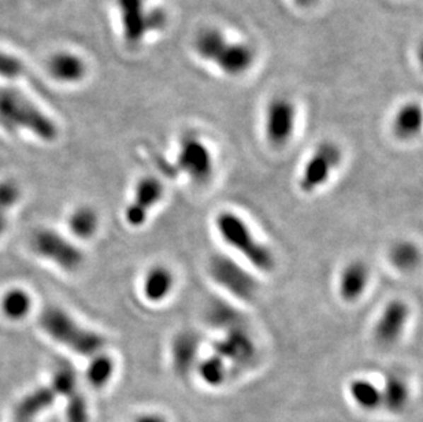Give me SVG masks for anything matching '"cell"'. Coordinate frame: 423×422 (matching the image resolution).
Returning <instances> with one entry per match:
<instances>
[{"label":"cell","instance_id":"cell-1","mask_svg":"<svg viewBox=\"0 0 423 422\" xmlns=\"http://www.w3.org/2000/svg\"><path fill=\"white\" fill-rule=\"evenodd\" d=\"M0 127L8 133L28 132L42 143L59 136L57 122L17 85L0 84Z\"/></svg>","mask_w":423,"mask_h":422},{"label":"cell","instance_id":"cell-2","mask_svg":"<svg viewBox=\"0 0 423 422\" xmlns=\"http://www.w3.org/2000/svg\"><path fill=\"white\" fill-rule=\"evenodd\" d=\"M214 228L222 243L236 253L255 273L270 275L277 268L275 253L269 244L260 240L250 222L238 212L219 211L214 219Z\"/></svg>","mask_w":423,"mask_h":422},{"label":"cell","instance_id":"cell-3","mask_svg":"<svg viewBox=\"0 0 423 422\" xmlns=\"http://www.w3.org/2000/svg\"><path fill=\"white\" fill-rule=\"evenodd\" d=\"M39 325L48 338L80 357L91 358L106 347V338L100 332L83 326L74 316L55 304L42 309Z\"/></svg>","mask_w":423,"mask_h":422},{"label":"cell","instance_id":"cell-4","mask_svg":"<svg viewBox=\"0 0 423 422\" xmlns=\"http://www.w3.org/2000/svg\"><path fill=\"white\" fill-rule=\"evenodd\" d=\"M212 283L237 302L251 303L260 290V283L253 269L244 262L224 253H212L207 263Z\"/></svg>","mask_w":423,"mask_h":422},{"label":"cell","instance_id":"cell-5","mask_svg":"<svg viewBox=\"0 0 423 422\" xmlns=\"http://www.w3.org/2000/svg\"><path fill=\"white\" fill-rule=\"evenodd\" d=\"M344 159L342 149L332 140H323L304 162L297 178V188L303 195H314L326 187L340 169Z\"/></svg>","mask_w":423,"mask_h":422},{"label":"cell","instance_id":"cell-6","mask_svg":"<svg viewBox=\"0 0 423 422\" xmlns=\"http://www.w3.org/2000/svg\"><path fill=\"white\" fill-rule=\"evenodd\" d=\"M147 3L149 0H115L122 36L127 44H140L149 33L166 26V13L162 8L147 7Z\"/></svg>","mask_w":423,"mask_h":422},{"label":"cell","instance_id":"cell-7","mask_svg":"<svg viewBox=\"0 0 423 422\" xmlns=\"http://www.w3.org/2000/svg\"><path fill=\"white\" fill-rule=\"evenodd\" d=\"M175 170L197 187L212 183L215 173V158L212 148L196 133L181 137L175 154Z\"/></svg>","mask_w":423,"mask_h":422},{"label":"cell","instance_id":"cell-8","mask_svg":"<svg viewBox=\"0 0 423 422\" xmlns=\"http://www.w3.org/2000/svg\"><path fill=\"white\" fill-rule=\"evenodd\" d=\"M32 251L42 259L54 263L66 273H76L84 265L81 249L54 229H37L30 237Z\"/></svg>","mask_w":423,"mask_h":422},{"label":"cell","instance_id":"cell-9","mask_svg":"<svg viewBox=\"0 0 423 422\" xmlns=\"http://www.w3.org/2000/svg\"><path fill=\"white\" fill-rule=\"evenodd\" d=\"M297 125L296 105L286 96H275L265 108L263 132L267 143L285 147L295 135Z\"/></svg>","mask_w":423,"mask_h":422},{"label":"cell","instance_id":"cell-10","mask_svg":"<svg viewBox=\"0 0 423 422\" xmlns=\"http://www.w3.org/2000/svg\"><path fill=\"white\" fill-rule=\"evenodd\" d=\"M411 306L404 299H389L373 325V340L381 348H392L402 340L411 318Z\"/></svg>","mask_w":423,"mask_h":422},{"label":"cell","instance_id":"cell-11","mask_svg":"<svg viewBox=\"0 0 423 422\" xmlns=\"http://www.w3.org/2000/svg\"><path fill=\"white\" fill-rule=\"evenodd\" d=\"M44 70L55 84L76 86L83 84L88 77L89 64L80 52L71 48H59L47 57Z\"/></svg>","mask_w":423,"mask_h":422},{"label":"cell","instance_id":"cell-12","mask_svg":"<svg viewBox=\"0 0 423 422\" xmlns=\"http://www.w3.org/2000/svg\"><path fill=\"white\" fill-rule=\"evenodd\" d=\"M212 353L225 359L231 367H247L257 357V347L247 326H244L228 331L222 338H216L212 343Z\"/></svg>","mask_w":423,"mask_h":422},{"label":"cell","instance_id":"cell-13","mask_svg":"<svg viewBox=\"0 0 423 422\" xmlns=\"http://www.w3.org/2000/svg\"><path fill=\"white\" fill-rule=\"evenodd\" d=\"M371 266L364 259H351L340 270L337 277V295L341 302L355 304L366 295L371 284Z\"/></svg>","mask_w":423,"mask_h":422},{"label":"cell","instance_id":"cell-14","mask_svg":"<svg viewBox=\"0 0 423 422\" xmlns=\"http://www.w3.org/2000/svg\"><path fill=\"white\" fill-rule=\"evenodd\" d=\"M202 343V335L195 329H182L173 336L170 343V359L175 375L187 377L193 373L200 359Z\"/></svg>","mask_w":423,"mask_h":422},{"label":"cell","instance_id":"cell-15","mask_svg":"<svg viewBox=\"0 0 423 422\" xmlns=\"http://www.w3.org/2000/svg\"><path fill=\"white\" fill-rule=\"evenodd\" d=\"M177 284L174 270L168 265L149 266L141 280V294L151 304L165 303L173 295Z\"/></svg>","mask_w":423,"mask_h":422},{"label":"cell","instance_id":"cell-16","mask_svg":"<svg viewBox=\"0 0 423 422\" xmlns=\"http://www.w3.org/2000/svg\"><path fill=\"white\" fill-rule=\"evenodd\" d=\"M254 62L255 51L251 45L229 40L212 64L229 77H238L245 74Z\"/></svg>","mask_w":423,"mask_h":422},{"label":"cell","instance_id":"cell-17","mask_svg":"<svg viewBox=\"0 0 423 422\" xmlns=\"http://www.w3.org/2000/svg\"><path fill=\"white\" fill-rule=\"evenodd\" d=\"M207 324L222 333L236 328L245 326V316L231 302L224 299H212L204 310Z\"/></svg>","mask_w":423,"mask_h":422},{"label":"cell","instance_id":"cell-18","mask_svg":"<svg viewBox=\"0 0 423 422\" xmlns=\"http://www.w3.org/2000/svg\"><path fill=\"white\" fill-rule=\"evenodd\" d=\"M382 407L393 416L402 414L411 401V388L402 375L389 373L381 385Z\"/></svg>","mask_w":423,"mask_h":422},{"label":"cell","instance_id":"cell-19","mask_svg":"<svg viewBox=\"0 0 423 422\" xmlns=\"http://www.w3.org/2000/svg\"><path fill=\"white\" fill-rule=\"evenodd\" d=\"M422 124V107L415 102H410L396 111L392 121V132L396 139L411 142L419 136Z\"/></svg>","mask_w":423,"mask_h":422},{"label":"cell","instance_id":"cell-20","mask_svg":"<svg viewBox=\"0 0 423 422\" xmlns=\"http://www.w3.org/2000/svg\"><path fill=\"white\" fill-rule=\"evenodd\" d=\"M165 195L166 188L163 181L156 176L146 174L136 181L130 203L151 214V211L162 203Z\"/></svg>","mask_w":423,"mask_h":422},{"label":"cell","instance_id":"cell-21","mask_svg":"<svg viewBox=\"0 0 423 422\" xmlns=\"http://www.w3.org/2000/svg\"><path fill=\"white\" fill-rule=\"evenodd\" d=\"M57 401V395L50 387H40L25 395L14 407L13 418L36 421V418Z\"/></svg>","mask_w":423,"mask_h":422},{"label":"cell","instance_id":"cell-22","mask_svg":"<svg viewBox=\"0 0 423 422\" xmlns=\"http://www.w3.org/2000/svg\"><path fill=\"white\" fill-rule=\"evenodd\" d=\"M348 395L354 404L367 413L382 409L381 385L367 377H355L348 382Z\"/></svg>","mask_w":423,"mask_h":422},{"label":"cell","instance_id":"cell-23","mask_svg":"<svg viewBox=\"0 0 423 422\" xmlns=\"http://www.w3.org/2000/svg\"><path fill=\"white\" fill-rule=\"evenodd\" d=\"M388 261L396 272L402 275H410L419 268L421 249L412 240H398L389 247Z\"/></svg>","mask_w":423,"mask_h":422},{"label":"cell","instance_id":"cell-24","mask_svg":"<svg viewBox=\"0 0 423 422\" xmlns=\"http://www.w3.org/2000/svg\"><path fill=\"white\" fill-rule=\"evenodd\" d=\"M231 366L225 359L212 353L210 355L200 357L193 373L207 388H221L229 380Z\"/></svg>","mask_w":423,"mask_h":422},{"label":"cell","instance_id":"cell-25","mask_svg":"<svg viewBox=\"0 0 423 422\" xmlns=\"http://www.w3.org/2000/svg\"><path fill=\"white\" fill-rule=\"evenodd\" d=\"M100 227V217L91 206H79L69 214L67 229L79 240H91L96 236Z\"/></svg>","mask_w":423,"mask_h":422},{"label":"cell","instance_id":"cell-26","mask_svg":"<svg viewBox=\"0 0 423 422\" xmlns=\"http://www.w3.org/2000/svg\"><path fill=\"white\" fill-rule=\"evenodd\" d=\"M33 299L23 288H10L0 297V312L4 318L18 322L30 314Z\"/></svg>","mask_w":423,"mask_h":422},{"label":"cell","instance_id":"cell-27","mask_svg":"<svg viewBox=\"0 0 423 422\" xmlns=\"http://www.w3.org/2000/svg\"><path fill=\"white\" fill-rule=\"evenodd\" d=\"M228 42L229 39L222 30L216 28H206L196 35L193 50L202 61L212 64Z\"/></svg>","mask_w":423,"mask_h":422},{"label":"cell","instance_id":"cell-28","mask_svg":"<svg viewBox=\"0 0 423 422\" xmlns=\"http://www.w3.org/2000/svg\"><path fill=\"white\" fill-rule=\"evenodd\" d=\"M115 370V359L102 351L89 358L86 367V380L93 389H102L112 380Z\"/></svg>","mask_w":423,"mask_h":422},{"label":"cell","instance_id":"cell-29","mask_svg":"<svg viewBox=\"0 0 423 422\" xmlns=\"http://www.w3.org/2000/svg\"><path fill=\"white\" fill-rule=\"evenodd\" d=\"M50 388L54 391L57 398H70L73 394L79 391V379L76 369L69 362L61 360L58 365H55L52 370Z\"/></svg>","mask_w":423,"mask_h":422},{"label":"cell","instance_id":"cell-30","mask_svg":"<svg viewBox=\"0 0 423 422\" xmlns=\"http://www.w3.org/2000/svg\"><path fill=\"white\" fill-rule=\"evenodd\" d=\"M25 73V64L16 54L0 47V80L13 84Z\"/></svg>","mask_w":423,"mask_h":422},{"label":"cell","instance_id":"cell-31","mask_svg":"<svg viewBox=\"0 0 423 422\" xmlns=\"http://www.w3.org/2000/svg\"><path fill=\"white\" fill-rule=\"evenodd\" d=\"M22 190L17 181L1 180L0 181V211L8 212L21 200Z\"/></svg>","mask_w":423,"mask_h":422},{"label":"cell","instance_id":"cell-32","mask_svg":"<svg viewBox=\"0 0 423 422\" xmlns=\"http://www.w3.org/2000/svg\"><path fill=\"white\" fill-rule=\"evenodd\" d=\"M66 418L67 422H88L89 421V411L88 403L84 395L77 391L70 398L66 399Z\"/></svg>","mask_w":423,"mask_h":422},{"label":"cell","instance_id":"cell-33","mask_svg":"<svg viewBox=\"0 0 423 422\" xmlns=\"http://www.w3.org/2000/svg\"><path fill=\"white\" fill-rule=\"evenodd\" d=\"M133 422H168V420L159 413H146L139 416Z\"/></svg>","mask_w":423,"mask_h":422},{"label":"cell","instance_id":"cell-34","mask_svg":"<svg viewBox=\"0 0 423 422\" xmlns=\"http://www.w3.org/2000/svg\"><path fill=\"white\" fill-rule=\"evenodd\" d=\"M7 225H8V218H7V214L0 211V236H1V234L4 233V231L7 229Z\"/></svg>","mask_w":423,"mask_h":422},{"label":"cell","instance_id":"cell-35","mask_svg":"<svg viewBox=\"0 0 423 422\" xmlns=\"http://www.w3.org/2000/svg\"><path fill=\"white\" fill-rule=\"evenodd\" d=\"M296 3L299 7H303V8H307V7H311L317 3L318 0H294Z\"/></svg>","mask_w":423,"mask_h":422},{"label":"cell","instance_id":"cell-36","mask_svg":"<svg viewBox=\"0 0 423 422\" xmlns=\"http://www.w3.org/2000/svg\"><path fill=\"white\" fill-rule=\"evenodd\" d=\"M13 422H36V421H28V420H18V418H13Z\"/></svg>","mask_w":423,"mask_h":422}]
</instances>
